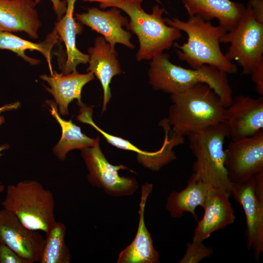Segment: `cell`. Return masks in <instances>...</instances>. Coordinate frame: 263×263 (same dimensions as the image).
<instances>
[{"instance_id":"30","label":"cell","mask_w":263,"mask_h":263,"mask_svg":"<svg viewBox=\"0 0 263 263\" xmlns=\"http://www.w3.org/2000/svg\"><path fill=\"white\" fill-rule=\"evenodd\" d=\"M19 105V104L18 102L13 103V104L5 105L2 107H0V113L2 112L11 110L13 109L17 108L18 107Z\"/></svg>"},{"instance_id":"10","label":"cell","mask_w":263,"mask_h":263,"mask_svg":"<svg viewBox=\"0 0 263 263\" xmlns=\"http://www.w3.org/2000/svg\"><path fill=\"white\" fill-rule=\"evenodd\" d=\"M225 166L231 183L247 181L263 170V131L229 142Z\"/></svg>"},{"instance_id":"21","label":"cell","mask_w":263,"mask_h":263,"mask_svg":"<svg viewBox=\"0 0 263 263\" xmlns=\"http://www.w3.org/2000/svg\"><path fill=\"white\" fill-rule=\"evenodd\" d=\"M208 191L207 186L192 174L184 189L170 194L166 207L173 218H180L184 212H188L197 220L195 209L198 206L204 207Z\"/></svg>"},{"instance_id":"2","label":"cell","mask_w":263,"mask_h":263,"mask_svg":"<svg viewBox=\"0 0 263 263\" xmlns=\"http://www.w3.org/2000/svg\"><path fill=\"white\" fill-rule=\"evenodd\" d=\"M165 19L169 25L187 35L186 43L181 45L174 44L181 60L193 69L207 65L226 74L237 72L236 65L229 61L221 50L220 39L226 32L219 25L214 26L198 15L189 16L187 21L178 18Z\"/></svg>"},{"instance_id":"22","label":"cell","mask_w":263,"mask_h":263,"mask_svg":"<svg viewBox=\"0 0 263 263\" xmlns=\"http://www.w3.org/2000/svg\"><path fill=\"white\" fill-rule=\"evenodd\" d=\"M59 37L54 29L48 34L45 40L40 43H34L25 40L10 32H0V49L10 50L16 53L31 65H35L40 63L39 59L29 57L25 54L27 50L38 51L41 53L46 59L50 74L53 72L51 58V50L55 44L57 43Z\"/></svg>"},{"instance_id":"20","label":"cell","mask_w":263,"mask_h":263,"mask_svg":"<svg viewBox=\"0 0 263 263\" xmlns=\"http://www.w3.org/2000/svg\"><path fill=\"white\" fill-rule=\"evenodd\" d=\"M66 11L62 18L55 23L54 29L66 47L67 59L63 65L62 73L65 74L76 72L77 66L86 64L88 54L80 51L76 46V36L81 28L74 17L75 4L76 0H66Z\"/></svg>"},{"instance_id":"5","label":"cell","mask_w":263,"mask_h":263,"mask_svg":"<svg viewBox=\"0 0 263 263\" xmlns=\"http://www.w3.org/2000/svg\"><path fill=\"white\" fill-rule=\"evenodd\" d=\"M189 147L196 160L193 175L209 189L224 190L231 196V182L225 166V138L229 130L225 122L188 136Z\"/></svg>"},{"instance_id":"11","label":"cell","mask_w":263,"mask_h":263,"mask_svg":"<svg viewBox=\"0 0 263 263\" xmlns=\"http://www.w3.org/2000/svg\"><path fill=\"white\" fill-rule=\"evenodd\" d=\"M45 238L25 226L11 212L0 209V242L12 249L24 263L39 262Z\"/></svg>"},{"instance_id":"19","label":"cell","mask_w":263,"mask_h":263,"mask_svg":"<svg viewBox=\"0 0 263 263\" xmlns=\"http://www.w3.org/2000/svg\"><path fill=\"white\" fill-rule=\"evenodd\" d=\"M189 16L198 15L206 20L216 19L226 32L238 23L245 8L231 0H182Z\"/></svg>"},{"instance_id":"16","label":"cell","mask_w":263,"mask_h":263,"mask_svg":"<svg viewBox=\"0 0 263 263\" xmlns=\"http://www.w3.org/2000/svg\"><path fill=\"white\" fill-rule=\"evenodd\" d=\"M89 66L87 72L93 73L99 80L103 91L102 113L107 108L112 94L110 84L113 77L122 70L114 47L108 43L102 36L95 39L94 45L88 49Z\"/></svg>"},{"instance_id":"13","label":"cell","mask_w":263,"mask_h":263,"mask_svg":"<svg viewBox=\"0 0 263 263\" xmlns=\"http://www.w3.org/2000/svg\"><path fill=\"white\" fill-rule=\"evenodd\" d=\"M120 10L114 7L106 11L92 7L86 12L76 13L75 19L100 34L112 46L115 47L118 43L133 49L134 46L131 42L132 34L123 28L127 26L129 20Z\"/></svg>"},{"instance_id":"27","label":"cell","mask_w":263,"mask_h":263,"mask_svg":"<svg viewBox=\"0 0 263 263\" xmlns=\"http://www.w3.org/2000/svg\"><path fill=\"white\" fill-rule=\"evenodd\" d=\"M252 80L255 85L256 92L263 95V59L254 67L251 74Z\"/></svg>"},{"instance_id":"18","label":"cell","mask_w":263,"mask_h":263,"mask_svg":"<svg viewBox=\"0 0 263 263\" xmlns=\"http://www.w3.org/2000/svg\"><path fill=\"white\" fill-rule=\"evenodd\" d=\"M40 78L46 81L50 87L44 86L46 90L53 95L59 112L62 115L69 114L68 106L74 99H76L79 106L81 101V91L87 83L94 79V75L91 72L79 74L77 71L68 74H60L53 71L50 75H42Z\"/></svg>"},{"instance_id":"24","label":"cell","mask_w":263,"mask_h":263,"mask_svg":"<svg viewBox=\"0 0 263 263\" xmlns=\"http://www.w3.org/2000/svg\"><path fill=\"white\" fill-rule=\"evenodd\" d=\"M66 227L62 222H56L46 234L45 242L40 263H69L71 257L65 243Z\"/></svg>"},{"instance_id":"6","label":"cell","mask_w":263,"mask_h":263,"mask_svg":"<svg viewBox=\"0 0 263 263\" xmlns=\"http://www.w3.org/2000/svg\"><path fill=\"white\" fill-rule=\"evenodd\" d=\"M1 205L25 226L45 234L56 222L53 193L36 181L8 185Z\"/></svg>"},{"instance_id":"33","label":"cell","mask_w":263,"mask_h":263,"mask_svg":"<svg viewBox=\"0 0 263 263\" xmlns=\"http://www.w3.org/2000/svg\"><path fill=\"white\" fill-rule=\"evenodd\" d=\"M34 0V1H35V0Z\"/></svg>"},{"instance_id":"1","label":"cell","mask_w":263,"mask_h":263,"mask_svg":"<svg viewBox=\"0 0 263 263\" xmlns=\"http://www.w3.org/2000/svg\"><path fill=\"white\" fill-rule=\"evenodd\" d=\"M168 123L174 133L184 136L225 122L226 108L207 84L199 83L171 94Z\"/></svg>"},{"instance_id":"29","label":"cell","mask_w":263,"mask_h":263,"mask_svg":"<svg viewBox=\"0 0 263 263\" xmlns=\"http://www.w3.org/2000/svg\"><path fill=\"white\" fill-rule=\"evenodd\" d=\"M41 0H35V2L38 4ZM53 7V9L57 16L58 20L61 19L64 16L67 9V2L66 0H50Z\"/></svg>"},{"instance_id":"25","label":"cell","mask_w":263,"mask_h":263,"mask_svg":"<svg viewBox=\"0 0 263 263\" xmlns=\"http://www.w3.org/2000/svg\"><path fill=\"white\" fill-rule=\"evenodd\" d=\"M212 253V248L205 245L203 242L188 243L186 253L179 263H197L202 260L209 257Z\"/></svg>"},{"instance_id":"32","label":"cell","mask_w":263,"mask_h":263,"mask_svg":"<svg viewBox=\"0 0 263 263\" xmlns=\"http://www.w3.org/2000/svg\"><path fill=\"white\" fill-rule=\"evenodd\" d=\"M83 0L86 1H90V2H98L101 3L108 0ZM154 0L156 1L158 3H161L160 0Z\"/></svg>"},{"instance_id":"31","label":"cell","mask_w":263,"mask_h":263,"mask_svg":"<svg viewBox=\"0 0 263 263\" xmlns=\"http://www.w3.org/2000/svg\"><path fill=\"white\" fill-rule=\"evenodd\" d=\"M3 122V119H2V117H0V125L2 124V123ZM9 148V146L7 144L4 145L2 146H0V152L5 149H7ZM2 155V154L0 153V156H1ZM5 189V187L0 182V193L3 192Z\"/></svg>"},{"instance_id":"17","label":"cell","mask_w":263,"mask_h":263,"mask_svg":"<svg viewBox=\"0 0 263 263\" xmlns=\"http://www.w3.org/2000/svg\"><path fill=\"white\" fill-rule=\"evenodd\" d=\"M152 188V185L149 183L142 186L137 231L132 243L119 253L117 261L118 263L159 262V254L153 247L151 237L146 227L144 221L145 205Z\"/></svg>"},{"instance_id":"26","label":"cell","mask_w":263,"mask_h":263,"mask_svg":"<svg viewBox=\"0 0 263 263\" xmlns=\"http://www.w3.org/2000/svg\"><path fill=\"white\" fill-rule=\"evenodd\" d=\"M0 263H24L10 247L0 242Z\"/></svg>"},{"instance_id":"23","label":"cell","mask_w":263,"mask_h":263,"mask_svg":"<svg viewBox=\"0 0 263 263\" xmlns=\"http://www.w3.org/2000/svg\"><path fill=\"white\" fill-rule=\"evenodd\" d=\"M51 109V114L59 124L62 129L61 137L53 148V152L60 160H64L67 154L70 150L79 149L81 150L95 145L99 141V137L91 138L81 131L80 127L74 124L71 120L66 121L62 119L57 112L56 104L48 101Z\"/></svg>"},{"instance_id":"9","label":"cell","mask_w":263,"mask_h":263,"mask_svg":"<svg viewBox=\"0 0 263 263\" xmlns=\"http://www.w3.org/2000/svg\"><path fill=\"white\" fill-rule=\"evenodd\" d=\"M81 156L89 171L88 181L93 187L103 188L108 194L115 197L131 195L138 188L134 178L121 177L118 173L120 169L135 172L123 165L110 163L101 150L99 141L82 150Z\"/></svg>"},{"instance_id":"15","label":"cell","mask_w":263,"mask_h":263,"mask_svg":"<svg viewBox=\"0 0 263 263\" xmlns=\"http://www.w3.org/2000/svg\"><path fill=\"white\" fill-rule=\"evenodd\" d=\"M37 4L33 0H0V32H23L37 39L41 24Z\"/></svg>"},{"instance_id":"14","label":"cell","mask_w":263,"mask_h":263,"mask_svg":"<svg viewBox=\"0 0 263 263\" xmlns=\"http://www.w3.org/2000/svg\"><path fill=\"white\" fill-rule=\"evenodd\" d=\"M231 195L224 190L209 189L204 207L205 213L198 222L192 242L201 243L214 232L225 228L235 220L229 201Z\"/></svg>"},{"instance_id":"4","label":"cell","mask_w":263,"mask_h":263,"mask_svg":"<svg viewBox=\"0 0 263 263\" xmlns=\"http://www.w3.org/2000/svg\"><path fill=\"white\" fill-rule=\"evenodd\" d=\"M169 57L168 54L163 52L150 60L149 83L154 90L172 94L203 83L218 95L225 108L230 104L233 97L227 74L207 65L187 69L172 63Z\"/></svg>"},{"instance_id":"3","label":"cell","mask_w":263,"mask_h":263,"mask_svg":"<svg viewBox=\"0 0 263 263\" xmlns=\"http://www.w3.org/2000/svg\"><path fill=\"white\" fill-rule=\"evenodd\" d=\"M143 0H108L100 3L102 9L114 7L125 12L130 18L126 27L138 39L136 60H150L154 56L169 50L181 38V31L169 25L163 14L165 8L154 5L150 13L142 7Z\"/></svg>"},{"instance_id":"28","label":"cell","mask_w":263,"mask_h":263,"mask_svg":"<svg viewBox=\"0 0 263 263\" xmlns=\"http://www.w3.org/2000/svg\"><path fill=\"white\" fill-rule=\"evenodd\" d=\"M247 4L255 19L263 23V0H249Z\"/></svg>"},{"instance_id":"7","label":"cell","mask_w":263,"mask_h":263,"mask_svg":"<svg viewBox=\"0 0 263 263\" xmlns=\"http://www.w3.org/2000/svg\"><path fill=\"white\" fill-rule=\"evenodd\" d=\"M220 43H230L225 55L242 68V75H250L263 59V23L254 18L247 4L237 25L222 37Z\"/></svg>"},{"instance_id":"8","label":"cell","mask_w":263,"mask_h":263,"mask_svg":"<svg viewBox=\"0 0 263 263\" xmlns=\"http://www.w3.org/2000/svg\"><path fill=\"white\" fill-rule=\"evenodd\" d=\"M231 192L245 214L247 249L258 261L263 252V170L247 181L231 183Z\"/></svg>"},{"instance_id":"12","label":"cell","mask_w":263,"mask_h":263,"mask_svg":"<svg viewBox=\"0 0 263 263\" xmlns=\"http://www.w3.org/2000/svg\"><path fill=\"white\" fill-rule=\"evenodd\" d=\"M229 137L237 141L263 131V97L253 98L240 95L226 108L225 120Z\"/></svg>"}]
</instances>
